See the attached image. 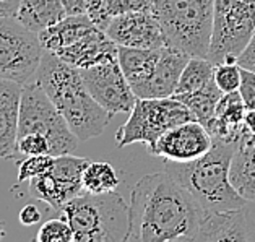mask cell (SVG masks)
I'll return each mask as SVG.
<instances>
[{
  "label": "cell",
  "mask_w": 255,
  "mask_h": 242,
  "mask_svg": "<svg viewBox=\"0 0 255 242\" xmlns=\"http://www.w3.org/2000/svg\"><path fill=\"white\" fill-rule=\"evenodd\" d=\"M202 208L163 169L133 185L126 242H195Z\"/></svg>",
  "instance_id": "obj_1"
},
{
  "label": "cell",
  "mask_w": 255,
  "mask_h": 242,
  "mask_svg": "<svg viewBox=\"0 0 255 242\" xmlns=\"http://www.w3.org/2000/svg\"><path fill=\"white\" fill-rule=\"evenodd\" d=\"M34 82L46 91L80 141L99 136L108 127L113 116L90 95L77 67L44 51Z\"/></svg>",
  "instance_id": "obj_2"
},
{
  "label": "cell",
  "mask_w": 255,
  "mask_h": 242,
  "mask_svg": "<svg viewBox=\"0 0 255 242\" xmlns=\"http://www.w3.org/2000/svg\"><path fill=\"white\" fill-rule=\"evenodd\" d=\"M238 141L213 140L210 151L187 163L164 161V171L194 197L203 212H223L247 205L229 182V164Z\"/></svg>",
  "instance_id": "obj_3"
},
{
  "label": "cell",
  "mask_w": 255,
  "mask_h": 242,
  "mask_svg": "<svg viewBox=\"0 0 255 242\" xmlns=\"http://www.w3.org/2000/svg\"><path fill=\"white\" fill-rule=\"evenodd\" d=\"M75 242H126L128 231V203L116 190L83 194L62 208Z\"/></svg>",
  "instance_id": "obj_4"
},
{
  "label": "cell",
  "mask_w": 255,
  "mask_h": 242,
  "mask_svg": "<svg viewBox=\"0 0 255 242\" xmlns=\"http://www.w3.org/2000/svg\"><path fill=\"white\" fill-rule=\"evenodd\" d=\"M166 46L190 57H207L215 23V0H153Z\"/></svg>",
  "instance_id": "obj_5"
},
{
  "label": "cell",
  "mask_w": 255,
  "mask_h": 242,
  "mask_svg": "<svg viewBox=\"0 0 255 242\" xmlns=\"http://www.w3.org/2000/svg\"><path fill=\"white\" fill-rule=\"evenodd\" d=\"M189 121L197 119L177 98H136L128 121L117 130L116 145L124 148L133 143H145L146 148H150L164 132Z\"/></svg>",
  "instance_id": "obj_6"
},
{
  "label": "cell",
  "mask_w": 255,
  "mask_h": 242,
  "mask_svg": "<svg viewBox=\"0 0 255 242\" xmlns=\"http://www.w3.org/2000/svg\"><path fill=\"white\" fill-rule=\"evenodd\" d=\"M41 133L49 140V154H70L78 146V138L68 127L64 116L36 82L23 85L18 114V136ZM16 136V138H18Z\"/></svg>",
  "instance_id": "obj_7"
},
{
  "label": "cell",
  "mask_w": 255,
  "mask_h": 242,
  "mask_svg": "<svg viewBox=\"0 0 255 242\" xmlns=\"http://www.w3.org/2000/svg\"><path fill=\"white\" fill-rule=\"evenodd\" d=\"M255 31V0H215V23L208 60L238 62Z\"/></svg>",
  "instance_id": "obj_8"
},
{
  "label": "cell",
  "mask_w": 255,
  "mask_h": 242,
  "mask_svg": "<svg viewBox=\"0 0 255 242\" xmlns=\"http://www.w3.org/2000/svg\"><path fill=\"white\" fill-rule=\"evenodd\" d=\"M44 49L38 33L16 18L0 16V78L28 83L34 78Z\"/></svg>",
  "instance_id": "obj_9"
},
{
  "label": "cell",
  "mask_w": 255,
  "mask_h": 242,
  "mask_svg": "<svg viewBox=\"0 0 255 242\" xmlns=\"http://www.w3.org/2000/svg\"><path fill=\"white\" fill-rule=\"evenodd\" d=\"M90 95L111 116L130 114L136 96L130 88L119 60L113 59L88 68H78Z\"/></svg>",
  "instance_id": "obj_10"
},
{
  "label": "cell",
  "mask_w": 255,
  "mask_h": 242,
  "mask_svg": "<svg viewBox=\"0 0 255 242\" xmlns=\"http://www.w3.org/2000/svg\"><path fill=\"white\" fill-rule=\"evenodd\" d=\"M213 138L198 121H189L164 132L148 148L153 156L174 163H187L210 151Z\"/></svg>",
  "instance_id": "obj_11"
},
{
  "label": "cell",
  "mask_w": 255,
  "mask_h": 242,
  "mask_svg": "<svg viewBox=\"0 0 255 242\" xmlns=\"http://www.w3.org/2000/svg\"><path fill=\"white\" fill-rule=\"evenodd\" d=\"M104 33L117 46L156 49L166 46V38L153 10L130 11L113 16L104 28Z\"/></svg>",
  "instance_id": "obj_12"
},
{
  "label": "cell",
  "mask_w": 255,
  "mask_h": 242,
  "mask_svg": "<svg viewBox=\"0 0 255 242\" xmlns=\"http://www.w3.org/2000/svg\"><path fill=\"white\" fill-rule=\"evenodd\" d=\"M197 242L255 241V221L247 205L223 212H203L198 223Z\"/></svg>",
  "instance_id": "obj_13"
},
{
  "label": "cell",
  "mask_w": 255,
  "mask_h": 242,
  "mask_svg": "<svg viewBox=\"0 0 255 242\" xmlns=\"http://www.w3.org/2000/svg\"><path fill=\"white\" fill-rule=\"evenodd\" d=\"M190 59L189 54L176 47L163 46L150 78L135 90L136 98H169L176 93L179 78Z\"/></svg>",
  "instance_id": "obj_14"
},
{
  "label": "cell",
  "mask_w": 255,
  "mask_h": 242,
  "mask_svg": "<svg viewBox=\"0 0 255 242\" xmlns=\"http://www.w3.org/2000/svg\"><path fill=\"white\" fill-rule=\"evenodd\" d=\"M55 55L77 68H88L117 59V44L101 28L96 26L73 44L57 51Z\"/></svg>",
  "instance_id": "obj_15"
},
{
  "label": "cell",
  "mask_w": 255,
  "mask_h": 242,
  "mask_svg": "<svg viewBox=\"0 0 255 242\" xmlns=\"http://www.w3.org/2000/svg\"><path fill=\"white\" fill-rule=\"evenodd\" d=\"M21 90V83L0 78V158L2 159H15L18 156L16 136Z\"/></svg>",
  "instance_id": "obj_16"
},
{
  "label": "cell",
  "mask_w": 255,
  "mask_h": 242,
  "mask_svg": "<svg viewBox=\"0 0 255 242\" xmlns=\"http://www.w3.org/2000/svg\"><path fill=\"white\" fill-rule=\"evenodd\" d=\"M229 182L247 202H255V135L242 127L229 164Z\"/></svg>",
  "instance_id": "obj_17"
},
{
  "label": "cell",
  "mask_w": 255,
  "mask_h": 242,
  "mask_svg": "<svg viewBox=\"0 0 255 242\" xmlns=\"http://www.w3.org/2000/svg\"><path fill=\"white\" fill-rule=\"evenodd\" d=\"M246 113L247 108L242 101L239 90L223 93L221 99L216 104L215 117L205 128L208 130L213 140L238 141L244 127Z\"/></svg>",
  "instance_id": "obj_18"
},
{
  "label": "cell",
  "mask_w": 255,
  "mask_h": 242,
  "mask_svg": "<svg viewBox=\"0 0 255 242\" xmlns=\"http://www.w3.org/2000/svg\"><path fill=\"white\" fill-rule=\"evenodd\" d=\"M95 28L96 24L90 20L88 15H67L64 20L38 33V36L42 49L55 54L60 49L73 44Z\"/></svg>",
  "instance_id": "obj_19"
},
{
  "label": "cell",
  "mask_w": 255,
  "mask_h": 242,
  "mask_svg": "<svg viewBox=\"0 0 255 242\" xmlns=\"http://www.w3.org/2000/svg\"><path fill=\"white\" fill-rule=\"evenodd\" d=\"M159 54L161 47L141 49L117 46V60H119V65L133 93L150 78L156 67Z\"/></svg>",
  "instance_id": "obj_20"
},
{
  "label": "cell",
  "mask_w": 255,
  "mask_h": 242,
  "mask_svg": "<svg viewBox=\"0 0 255 242\" xmlns=\"http://www.w3.org/2000/svg\"><path fill=\"white\" fill-rule=\"evenodd\" d=\"M65 16L67 11L62 0H20L15 18L29 31L41 33Z\"/></svg>",
  "instance_id": "obj_21"
},
{
  "label": "cell",
  "mask_w": 255,
  "mask_h": 242,
  "mask_svg": "<svg viewBox=\"0 0 255 242\" xmlns=\"http://www.w3.org/2000/svg\"><path fill=\"white\" fill-rule=\"evenodd\" d=\"M177 98L179 101H182L192 113H194L195 119L202 123L203 127H207L215 117L216 104L223 96V91L218 88L215 80H211L208 85H205L203 88L197 90L194 93H184V95H172Z\"/></svg>",
  "instance_id": "obj_22"
},
{
  "label": "cell",
  "mask_w": 255,
  "mask_h": 242,
  "mask_svg": "<svg viewBox=\"0 0 255 242\" xmlns=\"http://www.w3.org/2000/svg\"><path fill=\"white\" fill-rule=\"evenodd\" d=\"M215 80V65L207 57H190L184 67L174 95L194 93Z\"/></svg>",
  "instance_id": "obj_23"
},
{
  "label": "cell",
  "mask_w": 255,
  "mask_h": 242,
  "mask_svg": "<svg viewBox=\"0 0 255 242\" xmlns=\"http://www.w3.org/2000/svg\"><path fill=\"white\" fill-rule=\"evenodd\" d=\"M119 177L113 164L106 161H90L83 171V189L90 194H104L116 190L119 185Z\"/></svg>",
  "instance_id": "obj_24"
},
{
  "label": "cell",
  "mask_w": 255,
  "mask_h": 242,
  "mask_svg": "<svg viewBox=\"0 0 255 242\" xmlns=\"http://www.w3.org/2000/svg\"><path fill=\"white\" fill-rule=\"evenodd\" d=\"M54 158L52 154H31L18 161V182L31 181L33 177L47 172L54 164Z\"/></svg>",
  "instance_id": "obj_25"
},
{
  "label": "cell",
  "mask_w": 255,
  "mask_h": 242,
  "mask_svg": "<svg viewBox=\"0 0 255 242\" xmlns=\"http://www.w3.org/2000/svg\"><path fill=\"white\" fill-rule=\"evenodd\" d=\"M36 241L39 242H72L73 231L65 218H52L47 220L39 228L36 234Z\"/></svg>",
  "instance_id": "obj_26"
},
{
  "label": "cell",
  "mask_w": 255,
  "mask_h": 242,
  "mask_svg": "<svg viewBox=\"0 0 255 242\" xmlns=\"http://www.w3.org/2000/svg\"><path fill=\"white\" fill-rule=\"evenodd\" d=\"M215 83L223 93L238 91L241 85V65L238 62H223L215 65Z\"/></svg>",
  "instance_id": "obj_27"
},
{
  "label": "cell",
  "mask_w": 255,
  "mask_h": 242,
  "mask_svg": "<svg viewBox=\"0 0 255 242\" xmlns=\"http://www.w3.org/2000/svg\"><path fill=\"white\" fill-rule=\"evenodd\" d=\"M153 10V0H108L106 2V16L130 13V11H148Z\"/></svg>",
  "instance_id": "obj_28"
},
{
  "label": "cell",
  "mask_w": 255,
  "mask_h": 242,
  "mask_svg": "<svg viewBox=\"0 0 255 242\" xmlns=\"http://www.w3.org/2000/svg\"><path fill=\"white\" fill-rule=\"evenodd\" d=\"M18 154H49V140L41 133H26L16 138Z\"/></svg>",
  "instance_id": "obj_29"
},
{
  "label": "cell",
  "mask_w": 255,
  "mask_h": 242,
  "mask_svg": "<svg viewBox=\"0 0 255 242\" xmlns=\"http://www.w3.org/2000/svg\"><path fill=\"white\" fill-rule=\"evenodd\" d=\"M241 98L244 101L247 111L255 109V72L241 67V85H239Z\"/></svg>",
  "instance_id": "obj_30"
},
{
  "label": "cell",
  "mask_w": 255,
  "mask_h": 242,
  "mask_svg": "<svg viewBox=\"0 0 255 242\" xmlns=\"http://www.w3.org/2000/svg\"><path fill=\"white\" fill-rule=\"evenodd\" d=\"M106 2L108 0H86V15L103 31L109 21L108 16H106Z\"/></svg>",
  "instance_id": "obj_31"
},
{
  "label": "cell",
  "mask_w": 255,
  "mask_h": 242,
  "mask_svg": "<svg viewBox=\"0 0 255 242\" xmlns=\"http://www.w3.org/2000/svg\"><path fill=\"white\" fill-rule=\"evenodd\" d=\"M238 64L241 67L249 68V70L255 72V31H254L251 41H249V44L246 46V49L238 57Z\"/></svg>",
  "instance_id": "obj_32"
},
{
  "label": "cell",
  "mask_w": 255,
  "mask_h": 242,
  "mask_svg": "<svg viewBox=\"0 0 255 242\" xmlns=\"http://www.w3.org/2000/svg\"><path fill=\"white\" fill-rule=\"evenodd\" d=\"M18 220L23 226H34L41 221V212L36 205H24L21 208L20 215H18Z\"/></svg>",
  "instance_id": "obj_33"
},
{
  "label": "cell",
  "mask_w": 255,
  "mask_h": 242,
  "mask_svg": "<svg viewBox=\"0 0 255 242\" xmlns=\"http://www.w3.org/2000/svg\"><path fill=\"white\" fill-rule=\"evenodd\" d=\"M67 15H86V0H62Z\"/></svg>",
  "instance_id": "obj_34"
},
{
  "label": "cell",
  "mask_w": 255,
  "mask_h": 242,
  "mask_svg": "<svg viewBox=\"0 0 255 242\" xmlns=\"http://www.w3.org/2000/svg\"><path fill=\"white\" fill-rule=\"evenodd\" d=\"M20 8V0H0V16L15 18Z\"/></svg>",
  "instance_id": "obj_35"
},
{
  "label": "cell",
  "mask_w": 255,
  "mask_h": 242,
  "mask_svg": "<svg viewBox=\"0 0 255 242\" xmlns=\"http://www.w3.org/2000/svg\"><path fill=\"white\" fill-rule=\"evenodd\" d=\"M244 123H246V127L255 135V109L247 111L246 117H244Z\"/></svg>",
  "instance_id": "obj_36"
},
{
  "label": "cell",
  "mask_w": 255,
  "mask_h": 242,
  "mask_svg": "<svg viewBox=\"0 0 255 242\" xmlns=\"http://www.w3.org/2000/svg\"><path fill=\"white\" fill-rule=\"evenodd\" d=\"M5 238H7V231H5V225L0 221V241H3Z\"/></svg>",
  "instance_id": "obj_37"
}]
</instances>
